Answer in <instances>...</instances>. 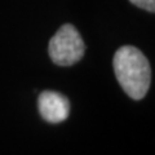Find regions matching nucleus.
I'll return each mask as SVG.
<instances>
[{"instance_id": "nucleus-3", "label": "nucleus", "mask_w": 155, "mask_h": 155, "mask_svg": "<svg viewBox=\"0 0 155 155\" xmlns=\"http://www.w3.org/2000/svg\"><path fill=\"white\" fill-rule=\"evenodd\" d=\"M38 107L41 118L48 123H61L70 114V102L64 94L45 91L39 94Z\"/></svg>"}, {"instance_id": "nucleus-2", "label": "nucleus", "mask_w": 155, "mask_h": 155, "mask_svg": "<svg viewBox=\"0 0 155 155\" xmlns=\"http://www.w3.org/2000/svg\"><path fill=\"white\" fill-rule=\"evenodd\" d=\"M51 60L58 66H71L81 60L85 52V45L79 31L66 23L61 26L49 41Z\"/></svg>"}, {"instance_id": "nucleus-1", "label": "nucleus", "mask_w": 155, "mask_h": 155, "mask_svg": "<svg viewBox=\"0 0 155 155\" xmlns=\"http://www.w3.org/2000/svg\"><path fill=\"white\" fill-rule=\"evenodd\" d=\"M114 71L116 80L130 98L141 100L147 93L151 70L143 53L132 45H124L114 56Z\"/></svg>"}, {"instance_id": "nucleus-4", "label": "nucleus", "mask_w": 155, "mask_h": 155, "mask_svg": "<svg viewBox=\"0 0 155 155\" xmlns=\"http://www.w3.org/2000/svg\"><path fill=\"white\" fill-rule=\"evenodd\" d=\"M133 5L145 9L147 12H154L155 11V0H129Z\"/></svg>"}]
</instances>
